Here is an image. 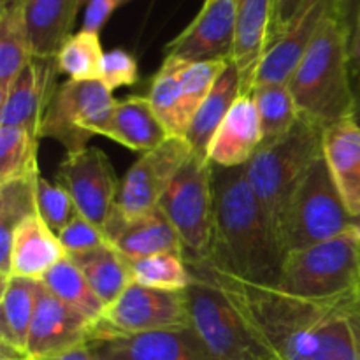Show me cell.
<instances>
[{
    "mask_svg": "<svg viewBox=\"0 0 360 360\" xmlns=\"http://www.w3.org/2000/svg\"><path fill=\"white\" fill-rule=\"evenodd\" d=\"M221 288L252 336L280 360H360L359 295L306 299L186 262Z\"/></svg>",
    "mask_w": 360,
    "mask_h": 360,
    "instance_id": "6da1fadb",
    "label": "cell"
},
{
    "mask_svg": "<svg viewBox=\"0 0 360 360\" xmlns=\"http://www.w3.org/2000/svg\"><path fill=\"white\" fill-rule=\"evenodd\" d=\"M213 190V239L206 264L239 280L276 285L287 255L264 217L245 165L214 167Z\"/></svg>",
    "mask_w": 360,
    "mask_h": 360,
    "instance_id": "7a4b0ae2",
    "label": "cell"
},
{
    "mask_svg": "<svg viewBox=\"0 0 360 360\" xmlns=\"http://www.w3.org/2000/svg\"><path fill=\"white\" fill-rule=\"evenodd\" d=\"M352 62L354 35L334 9L322 21L288 81L301 118L323 130L354 118Z\"/></svg>",
    "mask_w": 360,
    "mask_h": 360,
    "instance_id": "3957f363",
    "label": "cell"
},
{
    "mask_svg": "<svg viewBox=\"0 0 360 360\" xmlns=\"http://www.w3.org/2000/svg\"><path fill=\"white\" fill-rule=\"evenodd\" d=\"M320 155H323V129L299 116L287 136L262 144L245 165L250 186L280 245L288 202Z\"/></svg>",
    "mask_w": 360,
    "mask_h": 360,
    "instance_id": "277c9868",
    "label": "cell"
},
{
    "mask_svg": "<svg viewBox=\"0 0 360 360\" xmlns=\"http://www.w3.org/2000/svg\"><path fill=\"white\" fill-rule=\"evenodd\" d=\"M354 217L333 178L326 157L320 155L295 188L281 229L285 253L311 248L347 234Z\"/></svg>",
    "mask_w": 360,
    "mask_h": 360,
    "instance_id": "5b68a950",
    "label": "cell"
},
{
    "mask_svg": "<svg viewBox=\"0 0 360 360\" xmlns=\"http://www.w3.org/2000/svg\"><path fill=\"white\" fill-rule=\"evenodd\" d=\"M274 287L306 299L359 295L360 241L348 231L311 248L287 253Z\"/></svg>",
    "mask_w": 360,
    "mask_h": 360,
    "instance_id": "8992f818",
    "label": "cell"
},
{
    "mask_svg": "<svg viewBox=\"0 0 360 360\" xmlns=\"http://www.w3.org/2000/svg\"><path fill=\"white\" fill-rule=\"evenodd\" d=\"M214 167L192 153L172 176L160 199V210L178 232L186 262H206L213 239Z\"/></svg>",
    "mask_w": 360,
    "mask_h": 360,
    "instance_id": "52a82bcc",
    "label": "cell"
},
{
    "mask_svg": "<svg viewBox=\"0 0 360 360\" xmlns=\"http://www.w3.org/2000/svg\"><path fill=\"white\" fill-rule=\"evenodd\" d=\"M115 108L116 98L102 81L69 79L49 101L39 137L58 141L67 151L83 150L94 136L104 137Z\"/></svg>",
    "mask_w": 360,
    "mask_h": 360,
    "instance_id": "ba28073f",
    "label": "cell"
},
{
    "mask_svg": "<svg viewBox=\"0 0 360 360\" xmlns=\"http://www.w3.org/2000/svg\"><path fill=\"white\" fill-rule=\"evenodd\" d=\"M192 273L195 280L186 288L190 320L211 360H253L266 352L221 288L200 271L192 269Z\"/></svg>",
    "mask_w": 360,
    "mask_h": 360,
    "instance_id": "9c48e42d",
    "label": "cell"
},
{
    "mask_svg": "<svg viewBox=\"0 0 360 360\" xmlns=\"http://www.w3.org/2000/svg\"><path fill=\"white\" fill-rule=\"evenodd\" d=\"M192 153L185 137L171 136L160 146L141 155L120 181L108 224L139 220L157 211L172 176Z\"/></svg>",
    "mask_w": 360,
    "mask_h": 360,
    "instance_id": "30bf717a",
    "label": "cell"
},
{
    "mask_svg": "<svg viewBox=\"0 0 360 360\" xmlns=\"http://www.w3.org/2000/svg\"><path fill=\"white\" fill-rule=\"evenodd\" d=\"M181 327H192L186 290H157L130 283L115 302L105 306L95 326L94 338Z\"/></svg>",
    "mask_w": 360,
    "mask_h": 360,
    "instance_id": "8fae6325",
    "label": "cell"
},
{
    "mask_svg": "<svg viewBox=\"0 0 360 360\" xmlns=\"http://www.w3.org/2000/svg\"><path fill=\"white\" fill-rule=\"evenodd\" d=\"M56 181L72 197L77 213L104 231L120 188L108 155L94 146L67 151L60 162Z\"/></svg>",
    "mask_w": 360,
    "mask_h": 360,
    "instance_id": "7c38bea8",
    "label": "cell"
},
{
    "mask_svg": "<svg viewBox=\"0 0 360 360\" xmlns=\"http://www.w3.org/2000/svg\"><path fill=\"white\" fill-rule=\"evenodd\" d=\"M95 360H211L193 327L104 334L88 341Z\"/></svg>",
    "mask_w": 360,
    "mask_h": 360,
    "instance_id": "4fadbf2b",
    "label": "cell"
},
{
    "mask_svg": "<svg viewBox=\"0 0 360 360\" xmlns=\"http://www.w3.org/2000/svg\"><path fill=\"white\" fill-rule=\"evenodd\" d=\"M95 326L97 323L63 304L41 283L28 336V359L55 360L72 348L88 345Z\"/></svg>",
    "mask_w": 360,
    "mask_h": 360,
    "instance_id": "5bb4252c",
    "label": "cell"
},
{
    "mask_svg": "<svg viewBox=\"0 0 360 360\" xmlns=\"http://www.w3.org/2000/svg\"><path fill=\"white\" fill-rule=\"evenodd\" d=\"M236 35V0H204L192 23L165 46V56L185 62L231 60Z\"/></svg>",
    "mask_w": 360,
    "mask_h": 360,
    "instance_id": "9a60e30c",
    "label": "cell"
},
{
    "mask_svg": "<svg viewBox=\"0 0 360 360\" xmlns=\"http://www.w3.org/2000/svg\"><path fill=\"white\" fill-rule=\"evenodd\" d=\"M338 0H306L290 23L269 42L255 76V86L288 83L311 44L322 21L336 9ZM253 86V88H255Z\"/></svg>",
    "mask_w": 360,
    "mask_h": 360,
    "instance_id": "2e32d148",
    "label": "cell"
},
{
    "mask_svg": "<svg viewBox=\"0 0 360 360\" xmlns=\"http://www.w3.org/2000/svg\"><path fill=\"white\" fill-rule=\"evenodd\" d=\"M58 74L56 58L32 56L6 97L0 101V127H23L39 137L42 116L58 88Z\"/></svg>",
    "mask_w": 360,
    "mask_h": 360,
    "instance_id": "e0dca14e",
    "label": "cell"
},
{
    "mask_svg": "<svg viewBox=\"0 0 360 360\" xmlns=\"http://www.w3.org/2000/svg\"><path fill=\"white\" fill-rule=\"evenodd\" d=\"M274 23V0H236L232 62L241 76L243 95H252Z\"/></svg>",
    "mask_w": 360,
    "mask_h": 360,
    "instance_id": "ac0fdd59",
    "label": "cell"
},
{
    "mask_svg": "<svg viewBox=\"0 0 360 360\" xmlns=\"http://www.w3.org/2000/svg\"><path fill=\"white\" fill-rule=\"evenodd\" d=\"M262 144V127L252 95H241L214 134L207 158L214 167H243Z\"/></svg>",
    "mask_w": 360,
    "mask_h": 360,
    "instance_id": "d6986e66",
    "label": "cell"
},
{
    "mask_svg": "<svg viewBox=\"0 0 360 360\" xmlns=\"http://www.w3.org/2000/svg\"><path fill=\"white\" fill-rule=\"evenodd\" d=\"M104 234L112 248L130 262L160 253H172L185 259L181 239L160 207L139 220L111 221L105 225Z\"/></svg>",
    "mask_w": 360,
    "mask_h": 360,
    "instance_id": "ffe728a7",
    "label": "cell"
},
{
    "mask_svg": "<svg viewBox=\"0 0 360 360\" xmlns=\"http://www.w3.org/2000/svg\"><path fill=\"white\" fill-rule=\"evenodd\" d=\"M67 257L58 236L37 213L25 218L13 236L11 276L41 281L60 260Z\"/></svg>",
    "mask_w": 360,
    "mask_h": 360,
    "instance_id": "44dd1931",
    "label": "cell"
},
{
    "mask_svg": "<svg viewBox=\"0 0 360 360\" xmlns=\"http://www.w3.org/2000/svg\"><path fill=\"white\" fill-rule=\"evenodd\" d=\"M323 157L354 218L360 217V125L343 120L323 130Z\"/></svg>",
    "mask_w": 360,
    "mask_h": 360,
    "instance_id": "7402d4cb",
    "label": "cell"
},
{
    "mask_svg": "<svg viewBox=\"0 0 360 360\" xmlns=\"http://www.w3.org/2000/svg\"><path fill=\"white\" fill-rule=\"evenodd\" d=\"M84 2L86 0H27L23 4L34 56L56 58L72 35L76 16Z\"/></svg>",
    "mask_w": 360,
    "mask_h": 360,
    "instance_id": "603a6c76",
    "label": "cell"
},
{
    "mask_svg": "<svg viewBox=\"0 0 360 360\" xmlns=\"http://www.w3.org/2000/svg\"><path fill=\"white\" fill-rule=\"evenodd\" d=\"M104 137L132 151L146 153L165 143L171 134L155 112L150 98L132 95L116 101L115 115Z\"/></svg>",
    "mask_w": 360,
    "mask_h": 360,
    "instance_id": "cb8c5ba5",
    "label": "cell"
},
{
    "mask_svg": "<svg viewBox=\"0 0 360 360\" xmlns=\"http://www.w3.org/2000/svg\"><path fill=\"white\" fill-rule=\"evenodd\" d=\"M241 95V76H239L238 67L231 60L229 65L224 69V72L217 79V83H214L213 90L210 91L206 101L199 108V111L193 115L188 129H186L185 139L190 144L193 153L207 158V150H210V144L213 141L214 134L220 129L225 116L229 115L234 102Z\"/></svg>",
    "mask_w": 360,
    "mask_h": 360,
    "instance_id": "d4e9b609",
    "label": "cell"
},
{
    "mask_svg": "<svg viewBox=\"0 0 360 360\" xmlns=\"http://www.w3.org/2000/svg\"><path fill=\"white\" fill-rule=\"evenodd\" d=\"M39 285L41 281L18 276H11L6 283H2L0 341L6 350L27 355Z\"/></svg>",
    "mask_w": 360,
    "mask_h": 360,
    "instance_id": "484cf974",
    "label": "cell"
},
{
    "mask_svg": "<svg viewBox=\"0 0 360 360\" xmlns=\"http://www.w3.org/2000/svg\"><path fill=\"white\" fill-rule=\"evenodd\" d=\"M32 53L25 11L21 4L0 6V101L28 65Z\"/></svg>",
    "mask_w": 360,
    "mask_h": 360,
    "instance_id": "4316f807",
    "label": "cell"
},
{
    "mask_svg": "<svg viewBox=\"0 0 360 360\" xmlns=\"http://www.w3.org/2000/svg\"><path fill=\"white\" fill-rule=\"evenodd\" d=\"M69 259L86 276L88 283L91 285L104 306L115 302L123 294V290L134 283L130 260H127L112 246L72 255Z\"/></svg>",
    "mask_w": 360,
    "mask_h": 360,
    "instance_id": "83f0119b",
    "label": "cell"
},
{
    "mask_svg": "<svg viewBox=\"0 0 360 360\" xmlns=\"http://www.w3.org/2000/svg\"><path fill=\"white\" fill-rule=\"evenodd\" d=\"M39 176V174H37ZM37 176L0 185V281L11 278V250L18 225L37 213L35 181Z\"/></svg>",
    "mask_w": 360,
    "mask_h": 360,
    "instance_id": "f1b7e54d",
    "label": "cell"
},
{
    "mask_svg": "<svg viewBox=\"0 0 360 360\" xmlns=\"http://www.w3.org/2000/svg\"><path fill=\"white\" fill-rule=\"evenodd\" d=\"M41 283L63 304L79 311L91 322H98L105 306L88 283L86 276L69 257L60 260L51 271H48Z\"/></svg>",
    "mask_w": 360,
    "mask_h": 360,
    "instance_id": "f546056e",
    "label": "cell"
},
{
    "mask_svg": "<svg viewBox=\"0 0 360 360\" xmlns=\"http://www.w3.org/2000/svg\"><path fill=\"white\" fill-rule=\"evenodd\" d=\"M252 97L262 127V144L273 143L294 129L299 111L288 83L259 84L253 88Z\"/></svg>",
    "mask_w": 360,
    "mask_h": 360,
    "instance_id": "4dcf8cb0",
    "label": "cell"
},
{
    "mask_svg": "<svg viewBox=\"0 0 360 360\" xmlns=\"http://www.w3.org/2000/svg\"><path fill=\"white\" fill-rule=\"evenodd\" d=\"M39 137L23 127H0V185L41 174Z\"/></svg>",
    "mask_w": 360,
    "mask_h": 360,
    "instance_id": "1f68e13d",
    "label": "cell"
},
{
    "mask_svg": "<svg viewBox=\"0 0 360 360\" xmlns=\"http://www.w3.org/2000/svg\"><path fill=\"white\" fill-rule=\"evenodd\" d=\"M186 63L188 62L185 60L165 56L146 95L167 132L178 137H183L181 123H179V101H181V76Z\"/></svg>",
    "mask_w": 360,
    "mask_h": 360,
    "instance_id": "d6a6232c",
    "label": "cell"
},
{
    "mask_svg": "<svg viewBox=\"0 0 360 360\" xmlns=\"http://www.w3.org/2000/svg\"><path fill=\"white\" fill-rule=\"evenodd\" d=\"M130 266L134 283L157 290L185 292L195 280L186 260L172 253H160L134 260Z\"/></svg>",
    "mask_w": 360,
    "mask_h": 360,
    "instance_id": "836d02e7",
    "label": "cell"
},
{
    "mask_svg": "<svg viewBox=\"0 0 360 360\" xmlns=\"http://www.w3.org/2000/svg\"><path fill=\"white\" fill-rule=\"evenodd\" d=\"M104 55L98 34L79 30L72 34L56 55L60 74L74 81H101Z\"/></svg>",
    "mask_w": 360,
    "mask_h": 360,
    "instance_id": "e575fe53",
    "label": "cell"
},
{
    "mask_svg": "<svg viewBox=\"0 0 360 360\" xmlns=\"http://www.w3.org/2000/svg\"><path fill=\"white\" fill-rule=\"evenodd\" d=\"M229 62L231 60H206V62L186 63L181 76V101H179V123H181L183 137L193 115L199 111Z\"/></svg>",
    "mask_w": 360,
    "mask_h": 360,
    "instance_id": "d590c367",
    "label": "cell"
},
{
    "mask_svg": "<svg viewBox=\"0 0 360 360\" xmlns=\"http://www.w3.org/2000/svg\"><path fill=\"white\" fill-rule=\"evenodd\" d=\"M35 204H37V214L55 234H58L77 214L76 204L69 192L58 183L53 185L41 174L35 181Z\"/></svg>",
    "mask_w": 360,
    "mask_h": 360,
    "instance_id": "8d00e7d4",
    "label": "cell"
},
{
    "mask_svg": "<svg viewBox=\"0 0 360 360\" xmlns=\"http://www.w3.org/2000/svg\"><path fill=\"white\" fill-rule=\"evenodd\" d=\"M56 236H58L67 257L81 255V253L94 252V250L104 248V246H111L104 231L79 213Z\"/></svg>",
    "mask_w": 360,
    "mask_h": 360,
    "instance_id": "74e56055",
    "label": "cell"
},
{
    "mask_svg": "<svg viewBox=\"0 0 360 360\" xmlns=\"http://www.w3.org/2000/svg\"><path fill=\"white\" fill-rule=\"evenodd\" d=\"M102 83L109 90L123 86H134L137 83V62L125 49L105 51L102 62Z\"/></svg>",
    "mask_w": 360,
    "mask_h": 360,
    "instance_id": "f35d334b",
    "label": "cell"
},
{
    "mask_svg": "<svg viewBox=\"0 0 360 360\" xmlns=\"http://www.w3.org/2000/svg\"><path fill=\"white\" fill-rule=\"evenodd\" d=\"M84 4H86V9H84L81 30L91 32V34H101L116 7H120L116 0H86Z\"/></svg>",
    "mask_w": 360,
    "mask_h": 360,
    "instance_id": "ab89813d",
    "label": "cell"
},
{
    "mask_svg": "<svg viewBox=\"0 0 360 360\" xmlns=\"http://www.w3.org/2000/svg\"><path fill=\"white\" fill-rule=\"evenodd\" d=\"M304 2L306 0H274V23L271 41L290 23V20L299 13Z\"/></svg>",
    "mask_w": 360,
    "mask_h": 360,
    "instance_id": "60d3db41",
    "label": "cell"
},
{
    "mask_svg": "<svg viewBox=\"0 0 360 360\" xmlns=\"http://www.w3.org/2000/svg\"><path fill=\"white\" fill-rule=\"evenodd\" d=\"M336 11L343 18L345 23L348 25V28L352 30V35H355L360 20V0H338Z\"/></svg>",
    "mask_w": 360,
    "mask_h": 360,
    "instance_id": "b9f144b4",
    "label": "cell"
},
{
    "mask_svg": "<svg viewBox=\"0 0 360 360\" xmlns=\"http://www.w3.org/2000/svg\"><path fill=\"white\" fill-rule=\"evenodd\" d=\"M55 360H95V357L91 355L88 345H81V347L65 352V354L60 355V357H56Z\"/></svg>",
    "mask_w": 360,
    "mask_h": 360,
    "instance_id": "7bdbcfd3",
    "label": "cell"
},
{
    "mask_svg": "<svg viewBox=\"0 0 360 360\" xmlns=\"http://www.w3.org/2000/svg\"><path fill=\"white\" fill-rule=\"evenodd\" d=\"M360 56V20L357 25V30H355L354 35V58H359Z\"/></svg>",
    "mask_w": 360,
    "mask_h": 360,
    "instance_id": "ee69618b",
    "label": "cell"
},
{
    "mask_svg": "<svg viewBox=\"0 0 360 360\" xmlns=\"http://www.w3.org/2000/svg\"><path fill=\"white\" fill-rule=\"evenodd\" d=\"M350 232H352V236H354V238L357 239V241H360V217L359 218H354V224H352Z\"/></svg>",
    "mask_w": 360,
    "mask_h": 360,
    "instance_id": "f6af8a7d",
    "label": "cell"
},
{
    "mask_svg": "<svg viewBox=\"0 0 360 360\" xmlns=\"http://www.w3.org/2000/svg\"><path fill=\"white\" fill-rule=\"evenodd\" d=\"M253 360H280V359L274 357V355L271 354V352H267V350H266V352H262V354L257 355V357L253 359Z\"/></svg>",
    "mask_w": 360,
    "mask_h": 360,
    "instance_id": "bcb514c9",
    "label": "cell"
},
{
    "mask_svg": "<svg viewBox=\"0 0 360 360\" xmlns=\"http://www.w3.org/2000/svg\"><path fill=\"white\" fill-rule=\"evenodd\" d=\"M25 2H27V0H0V6H9V4H21V6H23Z\"/></svg>",
    "mask_w": 360,
    "mask_h": 360,
    "instance_id": "7dc6e473",
    "label": "cell"
},
{
    "mask_svg": "<svg viewBox=\"0 0 360 360\" xmlns=\"http://www.w3.org/2000/svg\"><path fill=\"white\" fill-rule=\"evenodd\" d=\"M125 2H129V0H116V4H118V6H122V4H125Z\"/></svg>",
    "mask_w": 360,
    "mask_h": 360,
    "instance_id": "c3c4849f",
    "label": "cell"
},
{
    "mask_svg": "<svg viewBox=\"0 0 360 360\" xmlns=\"http://www.w3.org/2000/svg\"><path fill=\"white\" fill-rule=\"evenodd\" d=\"M357 299H359V311H360V288H359V297Z\"/></svg>",
    "mask_w": 360,
    "mask_h": 360,
    "instance_id": "681fc988",
    "label": "cell"
},
{
    "mask_svg": "<svg viewBox=\"0 0 360 360\" xmlns=\"http://www.w3.org/2000/svg\"><path fill=\"white\" fill-rule=\"evenodd\" d=\"M16 360H30V359H16Z\"/></svg>",
    "mask_w": 360,
    "mask_h": 360,
    "instance_id": "f907efd6",
    "label": "cell"
}]
</instances>
